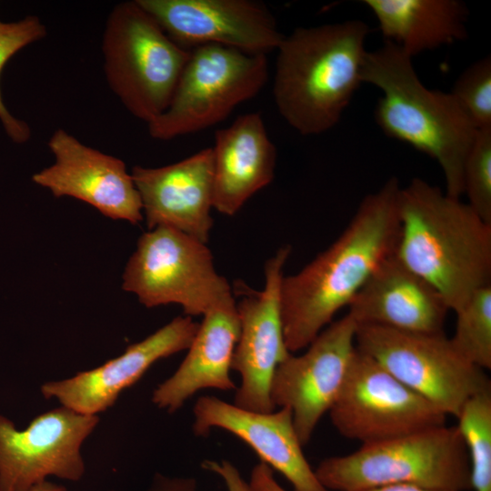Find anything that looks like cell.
Masks as SVG:
<instances>
[{
  "mask_svg": "<svg viewBox=\"0 0 491 491\" xmlns=\"http://www.w3.org/2000/svg\"><path fill=\"white\" fill-rule=\"evenodd\" d=\"M456 316L453 346L470 363L491 369V286L476 291Z\"/></svg>",
  "mask_w": 491,
  "mask_h": 491,
  "instance_id": "cell-24",
  "label": "cell"
},
{
  "mask_svg": "<svg viewBox=\"0 0 491 491\" xmlns=\"http://www.w3.org/2000/svg\"><path fill=\"white\" fill-rule=\"evenodd\" d=\"M213 205L233 216L275 177L276 148L259 112L239 115L215 133Z\"/></svg>",
  "mask_w": 491,
  "mask_h": 491,
  "instance_id": "cell-21",
  "label": "cell"
},
{
  "mask_svg": "<svg viewBox=\"0 0 491 491\" xmlns=\"http://www.w3.org/2000/svg\"><path fill=\"white\" fill-rule=\"evenodd\" d=\"M400 185L391 177L359 204L340 235L300 271L284 276L280 313L290 353L305 349L396 254Z\"/></svg>",
  "mask_w": 491,
  "mask_h": 491,
  "instance_id": "cell-1",
  "label": "cell"
},
{
  "mask_svg": "<svg viewBox=\"0 0 491 491\" xmlns=\"http://www.w3.org/2000/svg\"><path fill=\"white\" fill-rule=\"evenodd\" d=\"M123 289L146 307L176 304L190 317L203 316L232 293L216 272L207 244L165 225L139 237L123 275Z\"/></svg>",
  "mask_w": 491,
  "mask_h": 491,
  "instance_id": "cell-9",
  "label": "cell"
},
{
  "mask_svg": "<svg viewBox=\"0 0 491 491\" xmlns=\"http://www.w3.org/2000/svg\"><path fill=\"white\" fill-rule=\"evenodd\" d=\"M149 491H198L194 478L159 477Z\"/></svg>",
  "mask_w": 491,
  "mask_h": 491,
  "instance_id": "cell-30",
  "label": "cell"
},
{
  "mask_svg": "<svg viewBox=\"0 0 491 491\" xmlns=\"http://www.w3.org/2000/svg\"><path fill=\"white\" fill-rule=\"evenodd\" d=\"M356 346L446 416L456 417L469 398L491 390L485 370L461 356L445 332L357 325Z\"/></svg>",
  "mask_w": 491,
  "mask_h": 491,
  "instance_id": "cell-8",
  "label": "cell"
},
{
  "mask_svg": "<svg viewBox=\"0 0 491 491\" xmlns=\"http://www.w3.org/2000/svg\"><path fill=\"white\" fill-rule=\"evenodd\" d=\"M130 173L148 229L169 226L207 244L214 225L212 147L161 167L135 165Z\"/></svg>",
  "mask_w": 491,
  "mask_h": 491,
  "instance_id": "cell-18",
  "label": "cell"
},
{
  "mask_svg": "<svg viewBox=\"0 0 491 491\" xmlns=\"http://www.w3.org/2000/svg\"><path fill=\"white\" fill-rule=\"evenodd\" d=\"M29 491H66V489L64 486L45 480L35 485Z\"/></svg>",
  "mask_w": 491,
  "mask_h": 491,
  "instance_id": "cell-32",
  "label": "cell"
},
{
  "mask_svg": "<svg viewBox=\"0 0 491 491\" xmlns=\"http://www.w3.org/2000/svg\"><path fill=\"white\" fill-rule=\"evenodd\" d=\"M185 49L218 45L252 55L276 50L285 35L258 0H136Z\"/></svg>",
  "mask_w": 491,
  "mask_h": 491,
  "instance_id": "cell-14",
  "label": "cell"
},
{
  "mask_svg": "<svg viewBox=\"0 0 491 491\" xmlns=\"http://www.w3.org/2000/svg\"><path fill=\"white\" fill-rule=\"evenodd\" d=\"M357 324L347 313L330 323L298 356L290 354L276 368L271 386L275 407L291 410L303 446L329 412L355 355Z\"/></svg>",
  "mask_w": 491,
  "mask_h": 491,
  "instance_id": "cell-13",
  "label": "cell"
},
{
  "mask_svg": "<svg viewBox=\"0 0 491 491\" xmlns=\"http://www.w3.org/2000/svg\"><path fill=\"white\" fill-rule=\"evenodd\" d=\"M368 25L358 19L299 26L277 47L273 96L303 135L333 128L362 84Z\"/></svg>",
  "mask_w": 491,
  "mask_h": 491,
  "instance_id": "cell-3",
  "label": "cell"
},
{
  "mask_svg": "<svg viewBox=\"0 0 491 491\" xmlns=\"http://www.w3.org/2000/svg\"><path fill=\"white\" fill-rule=\"evenodd\" d=\"M55 162L34 174L32 180L54 196H70L115 220L137 224L142 204L124 161L90 147L63 128L49 137Z\"/></svg>",
  "mask_w": 491,
  "mask_h": 491,
  "instance_id": "cell-15",
  "label": "cell"
},
{
  "mask_svg": "<svg viewBox=\"0 0 491 491\" xmlns=\"http://www.w3.org/2000/svg\"><path fill=\"white\" fill-rule=\"evenodd\" d=\"M102 53L110 89L146 124L167 108L190 55L136 0L118 3L109 13Z\"/></svg>",
  "mask_w": 491,
  "mask_h": 491,
  "instance_id": "cell-6",
  "label": "cell"
},
{
  "mask_svg": "<svg viewBox=\"0 0 491 491\" xmlns=\"http://www.w3.org/2000/svg\"><path fill=\"white\" fill-rule=\"evenodd\" d=\"M47 34L41 19L26 16L17 22H0V73L6 62L26 45L43 39ZM0 121L7 135L15 143L22 144L31 136L29 125L15 117L5 107L0 93Z\"/></svg>",
  "mask_w": 491,
  "mask_h": 491,
  "instance_id": "cell-25",
  "label": "cell"
},
{
  "mask_svg": "<svg viewBox=\"0 0 491 491\" xmlns=\"http://www.w3.org/2000/svg\"><path fill=\"white\" fill-rule=\"evenodd\" d=\"M239 333L232 291L203 315L185 357L175 372L154 390L152 402L173 413L202 389H236L230 371Z\"/></svg>",
  "mask_w": 491,
  "mask_h": 491,
  "instance_id": "cell-20",
  "label": "cell"
},
{
  "mask_svg": "<svg viewBox=\"0 0 491 491\" xmlns=\"http://www.w3.org/2000/svg\"><path fill=\"white\" fill-rule=\"evenodd\" d=\"M361 79L382 92L375 110L382 131L435 159L446 194L460 198L465 161L478 129L451 93L427 88L412 57L387 41L366 52Z\"/></svg>",
  "mask_w": 491,
  "mask_h": 491,
  "instance_id": "cell-4",
  "label": "cell"
},
{
  "mask_svg": "<svg viewBox=\"0 0 491 491\" xmlns=\"http://www.w3.org/2000/svg\"><path fill=\"white\" fill-rule=\"evenodd\" d=\"M268 73L266 55L218 45L190 49L167 108L147 124L149 135L167 141L219 124L263 89Z\"/></svg>",
  "mask_w": 491,
  "mask_h": 491,
  "instance_id": "cell-7",
  "label": "cell"
},
{
  "mask_svg": "<svg viewBox=\"0 0 491 491\" xmlns=\"http://www.w3.org/2000/svg\"><path fill=\"white\" fill-rule=\"evenodd\" d=\"M456 418L467 451L471 489L491 491V390L469 398Z\"/></svg>",
  "mask_w": 491,
  "mask_h": 491,
  "instance_id": "cell-23",
  "label": "cell"
},
{
  "mask_svg": "<svg viewBox=\"0 0 491 491\" xmlns=\"http://www.w3.org/2000/svg\"><path fill=\"white\" fill-rule=\"evenodd\" d=\"M315 473L328 491H368L396 485L471 489L467 451L456 426L362 444L348 455L322 460Z\"/></svg>",
  "mask_w": 491,
  "mask_h": 491,
  "instance_id": "cell-5",
  "label": "cell"
},
{
  "mask_svg": "<svg viewBox=\"0 0 491 491\" xmlns=\"http://www.w3.org/2000/svg\"><path fill=\"white\" fill-rule=\"evenodd\" d=\"M396 255L432 285L449 310L491 286V224L466 203L415 177L398 193Z\"/></svg>",
  "mask_w": 491,
  "mask_h": 491,
  "instance_id": "cell-2",
  "label": "cell"
},
{
  "mask_svg": "<svg viewBox=\"0 0 491 491\" xmlns=\"http://www.w3.org/2000/svg\"><path fill=\"white\" fill-rule=\"evenodd\" d=\"M347 308L357 325L417 333L444 332L449 311L439 292L396 254L377 267Z\"/></svg>",
  "mask_w": 491,
  "mask_h": 491,
  "instance_id": "cell-19",
  "label": "cell"
},
{
  "mask_svg": "<svg viewBox=\"0 0 491 491\" xmlns=\"http://www.w3.org/2000/svg\"><path fill=\"white\" fill-rule=\"evenodd\" d=\"M202 466L217 475L225 483L227 491H255L230 461L205 460Z\"/></svg>",
  "mask_w": 491,
  "mask_h": 491,
  "instance_id": "cell-28",
  "label": "cell"
},
{
  "mask_svg": "<svg viewBox=\"0 0 491 491\" xmlns=\"http://www.w3.org/2000/svg\"><path fill=\"white\" fill-rule=\"evenodd\" d=\"M249 484L255 491H286L275 479L273 470L262 462L254 466Z\"/></svg>",
  "mask_w": 491,
  "mask_h": 491,
  "instance_id": "cell-29",
  "label": "cell"
},
{
  "mask_svg": "<svg viewBox=\"0 0 491 491\" xmlns=\"http://www.w3.org/2000/svg\"><path fill=\"white\" fill-rule=\"evenodd\" d=\"M193 414L196 436H206L214 428L225 430L247 444L261 462L283 475L294 491H328L303 453L289 408L259 413L204 396L196 400Z\"/></svg>",
  "mask_w": 491,
  "mask_h": 491,
  "instance_id": "cell-17",
  "label": "cell"
},
{
  "mask_svg": "<svg viewBox=\"0 0 491 491\" xmlns=\"http://www.w3.org/2000/svg\"><path fill=\"white\" fill-rule=\"evenodd\" d=\"M199 323L177 316L145 339L126 347L103 365L58 381L45 383L41 393L61 406L89 416L110 408L120 394L135 384L158 360L187 350Z\"/></svg>",
  "mask_w": 491,
  "mask_h": 491,
  "instance_id": "cell-16",
  "label": "cell"
},
{
  "mask_svg": "<svg viewBox=\"0 0 491 491\" xmlns=\"http://www.w3.org/2000/svg\"><path fill=\"white\" fill-rule=\"evenodd\" d=\"M291 246H281L265 265V286L256 290L235 281L232 291L240 322L231 370L239 374L234 405L254 412L276 410L271 386L278 366L291 354L280 313V285Z\"/></svg>",
  "mask_w": 491,
  "mask_h": 491,
  "instance_id": "cell-11",
  "label": "cell"
},
{
  "mask_svg": "<svg viewBox=\"0 0 491 491\" xmlns=\"http://www.w3.org/2000/svg\"><path fill=\"white\" fill-rule=\"evenodd\" d=\"M483 220L491 224V127L479 129L463 170V195Z\"/></svg>",
  "mask_w": 491,
  "mask_h": 491,
  "instance_id": "cell-26",
  "label": "cell"
},
{
  "mask_svg": "<svg viewBox=\"0 0 491 491\" xmlns=\"http://www.w3.org/2000/svg\"><path fill=\"white\" fill-rule=\"evenodd\" d=\"M451 95L479 130L491 127V57L471 64L457 77Z\"/></svg>",
  "mask_w": 491,
  "mask_h": 491,
  "instance_id": "cell-27",
  "label": "cell"
},
{
  "mask_svg": "<svg viewBox=\"0 0 491 491\" xmlns=\"http://www.w3.org/2000/svg\"><path fill=\"white\" fill-rule=\"evenodd\" d=\"M328 413L340 435L362 444L446 425L447 416L357 348Z\"/></svg>",
  "mask_w": 491,
  "mask_h": 491,
  "instance_id": "cell-10",
  "label": "cell"
},
{
  "mask_svg": "<svg viewBox=\"0 0 491 491\" xmlns=\"http://www.w3.org/2000/svg\"><path fill=\"white\" fill-rule=\"evenodd\" d=\"M368 491H451L443 489L426 488L414 485H396L375 488Z\"/></svg>",
  "mask_w": 491,
  "mask_h": 491,
  "instance_id": "cell-31",
  "label": "cell"
},
{
  "mask_svg": "<svg viewBox=\"0 0 491 491\" xmlns=\"http://www.w3.org/2000/svg\"><path fill=\"white\" fill-rule=\"evenodd\" d=\"M98 416L59 406L35 416L23 430L0 415V491H29L48 476L80 480L81 447Z\"/></svg>",
  "mask_w": 491,
  "mask_h": 491,
  "instance_id": "cell-12",
  "label": "cell"
},
{
  "mask_svg": "<svg viewBox=\"0 0 491 491\" xmlns=\"http://www.w3.org/2000/svg\"><path fill=\"white\" fill-rule=\"evenodd\" d=\"M386 41L413 57L466 37L468 10L457 0H364Z\"/></svg>",
  "mask_w": 491,
  "mask_h": 491,
  "instance_id": "cell-22",
  "label": "cell"
}]
</instances>
